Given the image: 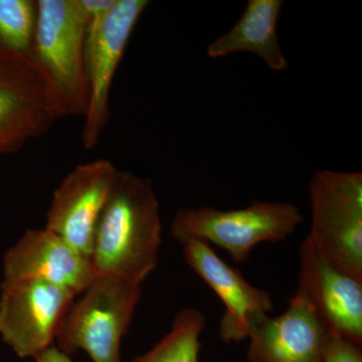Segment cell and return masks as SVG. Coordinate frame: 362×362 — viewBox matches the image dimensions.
<instances>
[{
  "label": "cell",
  "instance_id": "6da1fadb",
  "mask_svg": "<svg viewBox=\"0 0 362 362\" xmlns=\"http://www.w3.org/2000/svg\"><path fill=\"white\" fill-rule=\"evenodd\" d=\"M161 242L160 206L151 181L119 170L93 240V270L141 285L156 269Z\"/></svg>",
  "mask_w": 362,
  "mask_h": 362
},
{
  "label": "cell",
  "instance_id": "7a4b0ae2",
  "mask_svg": "<svg viewBox=\"0 0 362 362\" xmlns=\"http://www.w3.org/2000/svg\"><path fill=\"white\" fill-rule=\"evenodd\" d=\"M303 221L295 204L255 199L249 206L233 211L209 206L180 209L171 223L170 233L181 245L190 240L214 245L228 252L235 264H243L255 247L287 240Z\"/></svg>",
  "mask_w": 362,
  "mask_h": 362
},
{
  "label": "cell",
  "instance_id": "3957f363",
  "mask_svg": "<svg viewBox=\"0 0 362 362\" xmlns=\"http://www.w3.org/2000/svg\"><path fill=\"white\" fill-rule=\"evenodd\" d=\"M141 299V285L97 275L66 314L56 342L66 356L83 350L93 362L121 361V343Z\"/></svg>",
  "mask_w": 362,
  "mask_h": 362
},
{
  "label": "cell",
  "instance_id": "277c9868",
  "mask_svg": "<svg viewBox=\"0 0 362 362\" xmlns=\"http://www.w3.org/2000/svg\"><path fill=\"white\" fill-rule=\"evenodd\" d=\"M33 54L58 95L65 116L84 117L88 105L86 20L78 0H37Z\"/></svg>",
  "mask_w": 362,
  "mask_h": 362
},
{
  "label": "cell",
  "instance_id": "5b68a950",
  "mask_svg": "<svg viewBox=\"0 0 362 362\" xmlns=\"http://www.w3.org/2000/svg\"><path fill=\"white\" fill-rule=\"evenodd\" d=\"M309 194L307 239L326 263L362 281V173L317 171Z\"/></svg>",
  "mask_w": 362,
  "mask_h": 362
},
{
  "label": "cell",
  "instance_id": "8992f818",
  "mask_svg": "<svg viewBox=\"0 0 362 362\" xmlns=\"http://www.w3.org/2000/svg\"><path fill=\"white\" fill-rule=\"evenodd\" d=\"M146 0H116L104 18L86 21V71L88 105L82 130V144L94 148L110 120V92L131 35Z\"/></svg>",
  "mask_w": 362,
  "mask_h": 362
},
{
  "label": "cell",
  "instance_id": "52a82bcc",
  "mask_svg": "<svg viewBox=\"0 0 362 362\" xmlns=\"http://www.w3.org/2000/svg\"><path fill=\"white\" fill-rule=\"evenodd\" d=\"M77 295L35 279L4 280L0 293V337L21 358H37L54 346Z\"/></svg>",
  "mask_w": 362,
  "mask_h": 362
},
{
  "label": "cell",
  "instance_id": "ba28073f",
  "mask_svg": "<svg viewBox=\"0 0 362 362\" xmlns=\"http://www.w3.org/2000/svg\"><path fill=\"white\" fill-rule=\"evenodd\" d=\"M64 117L56 90L39 69L0 63V156L20 151Z\"/></svg>",
  "mask_w": 362,
  "mask_h": 362
},
{
  "label": "cell",
  "instance_id": "9c48e42d",
  "mask_svg": "<svg viewBox=\"0 0 362 362\" xmlns=\"http://www.w3.org/2000/svg\"><path fill=\"white\" fill-rule=\"evenodd\" d=\"M118 171L107 159L76 166L54 190L45 228L90 259L97 225Z\"/></svg>",
  "mask_w": 362,
  "mask_h": 362
},
{
  "label": "cell",
  "instance_id": "30bf717a",
  "mask_svg": "<svg viewBox=\"0 0 362 362\" xmlns=\"http://www.w3.org/2000/svg\"><path fill=\"white\" fill-rule=\"evenodd\" d=\"M185 262L225 304L218 335L226 343L249 338L252 328L273 311L270 293L255 287L238 269L228 265L204 240L182 244Z\"/></svg>",
  "mask_w": 362,
  "mask_h": 362
},
{
  "label": "cell",
  "instance_id": "8fae6325",
  "mask_svg": "<svg viewBox=\"0 0 362 362\" xmlns=\"http://www.w3.org/2000/svg\"><path fill=\"white\" fill-rule=\"evenodd\" d=\"M297 296L333 334L362 345V281L333 268L305 239L300 247Z\"/></svg>",
  "mask_w": 362,
  "mask_h": 362
},
{
  "label": "cell",
  "instance_id": "7c38bea8",
  "mask_svg": "<svg viewBox=\"0 0 362 362\" xmlns=\"http://www.w3.org/2000/svg\"><path fill=\"white\" fill-rule=\"evenodd\" d=\"M4 280L35 279L51 283L75 295L82 294L96 277L90 259L57 233L28 230L6 252Z\"/></svg>",
  "mask_w": 362,
  "mask_h": 362
},
{
  "label": "cell",
  "instance_id": "4fadbf2b",
  "mask_svg": "<svg viewBox=\"0 0 362 362\" xmlns=\"http://www.w3.org/2000/svg\"><path fill=\"white\" fill-rule=\"evenodd\" d=\"M330 337L310 305L294 295L284 313L252 328L247 362H322Z\"/></svg>",
  "mask_w": 362,
  "mask_h": 362
},
{
  "label": "cell",
  "instance_id": "5bb4252c",
  "mask_svg": "<svg viewBox=\"0 0 362 362\" xmlns=\"http://www.w3.org/2000/svg\"><path fill=\"white\" fill-rule=\"evenodd\" d=\"M281 0H249L244 13L230 32L218 37L207 47L209 58H221L233 52L257 54L275 71L287 68L277 37Z\"/></svg>",
  "mask_w": 362,
  "mask_h": 362
},
{
  "label": "cell",
  "instance_id": "9a60e30c",
  "mask_svg": "<svg viewBox=\"0 0 362 362\" xmlns=\"http://www.w3.org/2000/svg\"><path fill=\"white\" fill-rule=\"evenodd\" d=\"M37 14L33 0H0V63L39 69L33 54Z\"/></svg>",
  "mask_w": 362,
  "mask_h": 362
},
{
  "label": "cell",
  "instance_id": "2e32d148",
  "mask_svg": "<svg viewBox=\"0 0 362 362\" xmlns=\"http://www.w3.org/2000/svg\"><path fill=\"white\" fill-rule=\"evenodd\" d=\"M206 322V317L197 309L178 311L168 334L130 362H199L201 335Z\"/></svg>",
  "mask_w": 362,
  "mask_h": 362
},
{
  "label": "cell",
  "instance_id": "e0dca14e",
  "mask_svg": "<svg viewBox=\"0 0 362 362\" xmlns=\"http://www.w3.org/2000/svg\"><path fill=\"white\" fill-rule=\"evenodd\" d=\"M322 362H362L361 346L331 333Z\"/></svg>",
  "mask_w": 362,
  "mask_h": 362
},
{
  "label": "cell",
  "instance_id": "ac0fdd59",
  "mask_svg": "<svg viewBox=\"0 0 362 362\" xmlns=\"http://www.w3.org/2000/svg\"><path fill=\"white\" fill-rule=\"evenodd\" d=\"M35 362H73L70 356H66L56 346L49 347L35 358Z\"/></svg>",
  "mask_w": 362,
  "mask_h": 362
}]
</instances>
